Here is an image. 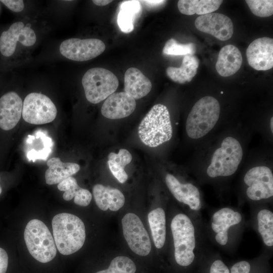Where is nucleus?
<instances>
[{
	"mask_svg": "<svg viewBox=\"0 0 273 273\" xmlns=\"http://www.w3.org/2000/svg\"><path fill=\"white\" fill-rule=\"evenodd\" d=\"M245 2L252 13L257 16L267 17L273 14L272 0H247Z\"/></svg>",
	"mask_w": 273,
	"mask_h": 273,
	"instance_id": "nucleus-31",
	"label": "nucleus"
},
{
	"mask_svg": "<svg viewBox=\"0 0 273 273\" xmlns=\"http://www.w3.org/2000/svg\"><path fill=\"white\" fill-rule=\"evenodd\" d=\"M121 222L123 236L130 249L139 255H148L151 250V243L140 218L133 213H128Z\"/></svg>",
	"mask_w": 273,
	"mask_h": 273,
	"instance_id": "nucleus-9",
	"label": "nucleus"
},
{
	"mask_svg": "<svg viewBox=\"0 0 273 273\" xmlns=\"http://www.w3.org/2000/svg\"><path fill=\"white\" fill-rule=\"evenodd\" d=\"M93 192L97 205L103 211L109 209L116 211L124 204V196L116 188L96 184L93 187Z\"/></svg>",
	"mask_w": 273,
	"mask_h": 273,
	"instance_id": "nucleus-19",
	"label": "nucleus"
},
{
	"mask_svg": "<svg viewBox=\"0 0 273 273\" xmlns=\"http://www.w3.org/2000/svg\"><path fill=\"white\" fill-rule=\"evenodd\" d=\"M94 4L99 6H104L108 5L112 2V1L108 0H93L92 1Z\"/></svg>",
	"mask_w": 273,
	"mask_h": 273,
	"instance_id": "nucleus-38",
	"label": "nucleus"
},
{
	"mask_svg": "<svg viewBox=\"0 0 273 273\" xmlns=\"http://www.w3.org/2000/svg\"><path fill=\"white\" fill-rule=\"evenodd\" d=\"M57 187L60 191L64 192L63 198L66 201L72 199L80 188L78 185L76 179L72 176H70L59 183Z\"/></svg>",
	"mask_w": 273,
	"mask_h": 273,
	"instance_id": "nucleus-32",
	"label": "nucleus"
},
{
	"mask_svg": "<svg viewBox=\"0 0 273 273\" xmlns=\"http://www.w3.org/2000/svg\"><path fill=\"white\" fill-rule=\"evenodd\" d=\"M117 19V24L122 32H130L134 28V20L141 11L140 2L138 1L123 2L120 4Z\"/></svg>",
	"mask_w": 273,
	"mask_h": 273,
	"instance_id": "nucleus-25",
	"label": "nucleus"
},
{
	"mask_svg": "<svg viewBox=\"0 0 273 273\" xmlns=\"http://www.w3.org/2000/svg\"><path fill=\"white\" fill-rule=\"evenodd\" d=\"M23 102L20 97L10 92L0 98V127L9 130L15 127L22 113Z\"/></svg>",
	"mask_w": 273,
	"mask_h": 273,
	"instance_id": "nucleus-16",
	"label": "nucleus"
},
{
	"mask_svg": "<svg viewBox=\"0 0 273 273\" xmlns=\"http://www.w3.org/2000/svg\"><path fill=\"white\" fill-rule=\"evenodd\" d=\"M171 230L175 261L180 266H189L195 258L193 251L196 241L194 225L188 216L180 213L173 218Z\"/></svg>",
	"mask_w": 273,
	"mask_h": 273,
	"instance_id": "nucleus-6",
	"label": "nucleus"
},
{
	"mask_svg": "<svg viewBox=\"0 0 273 273\" xmlns=\"http://www.w3.org/2000/svg\"><path fill=\"white\" fill-rule=\"evenodd\" d=\"M82 84L87 100L91 103L97 104L115 93L119 81L111 71L103 68L95 67L85 73Z\"/></svg>",
	"mask_w": 273,
	"mask_h": 273,
	"instance_id": "nucleus-7",
	"label": "nucleus"
},
{
	"mask_svg": "<svg viewBox=\"0 0 273 273\" xmlns=\"http://www.w3.org/2000/svg\"><path fill=\"white\" fill-rule=\"evenodd\" d=\"M108 158V165L112 174L120 183H125L128 178V175L124 168L132 160L130 153L126 149H121L117 154L110 153Z\"/></svg>",
	"mask_w": 273,
	"mask_h": 273,
	"instance_id": "nucleus-27",
	"label": "nucleus"
},
{
	"mask_svg": "<svg viewBox=\"0 0 273 273\" xmlns=\"http://www.w3.org/2000/svg\"><path fill=\"white\" fill-rule=\"evenodd\" d=\"M144 2L151 6H160L165 2V1H145Z\"/></svg>",
	"mask_w": 273,
	"mask_h": 273,
	"instance_id": "nucleus-39",
	"label": "nucleus"
},
{
	"mask_svg": "<svg viewBox=\"0 0 273 273\" xmlns=\"http://www.w3.org/2000/svg\"><path fill=\"white\" fill-rule=\"evenodd\" d=\"M148 221L155 247L161 248L165 241L166 219L164 210L157 208L149 212Z\"/></svg>",
	"mask_w": 273,
	"mask_h": 273,
	"instance_id": "nucleus-26",
	"label": "nucleus"
},
{
	"mask_svg": "<svg viewBox=\"0 0 273 273\" xmlns=\"http://www.w3.org/2000/svg\"><path fill=\"white\" fill-rule=\"evenodd\" d=\"M124 92L134 100L140 99L147 95L152 85L150 79L139 69L129 68L124 77Z\"/></svg>",
	"mask_w": 273,
	"mask_h": 273,
	"instance_id": "nucleus-20",
	"label": "nucleus"
},
{
	"mask_svg": "<svg viewBox=\"0 0 273 273\" xmlns=\"http://www.w3.org/2000/svg\"><path fill=\"white\" fill-rule=\"evenodd\" d=\"M220 105L216 99L207 96L199 99L193 106L187 117L186 130L192 139L206 135L217 122Z\"/></svg>",
	"mask_w": 273,
	"mask_h": 273,
	"instance_id": "nucleus-3",
	"label": "nucleus"
},
{
	"mask_svg": "<svg viewBox=\"0 0 273 273\" xmlns=\"http://www.w3.org/2000/svg\"><path fill=\"white\" fill-rule=\"evenodd\" d=\"M246 57L249 65L257 70L265 71L273 67V39L263 37L253 40L248 47Z\"/></svg>",
	"mask_w": 273,
	"mask_h": 273,
	"instance_id": "nucleus-14",
	"label": "nucleus"
},
{
	"mask_svg": "<svg viewBox=\"0 0 273 273\" xmlns=\"http://www.w3.org/2000/svg\"><path fill=\"white\" fill-rule=\"evenodd\" d=\"M136 270V266L131 259L119 256L112 259L107 269L96 273H135Z\"/></svg>",
	"mask_w": 273,
	"mask_h": 273,
	"instance_id": "nucleus-29",
	"label": "nucleus"
},
{
	"mask_svg": "<svg viewBox=\"0 0 273 273\" xmlns=\"http://www.w3.org/2000/svg\"><path fill=\"white\" fill-rule=\"evenodd\" d=\"M243 149L239 141L232 136L225 138L213 152L207 168L210 177L228 176L238 169L243 158Z\"/></svg>",
	"mask_w": 273,
	"mask_h": 273,
	"instance_id": "nucleus-4",
	"label": "nucleus"
},
{
	"mask_svg": "<svg viewBox=\"0 0 273 273\" xmlns=\"http://www.w3.org/2000/svg\"><path fill=\"white\" fill-rule=\"evenodd\" d=\"M222 2L221 0H179L177 7L183 14L203 15L218 9Z\"/></svg>",
	"mask_w": 273,
	"mask_h": 273,
	"instance_id": "nucleus-24",
	"label": "nucleus"
},
{
	"mask_svg": "<svg viewBox=\"0 0 273 273\" xmlns=\"http://www.w3.org/2000/svg\"><path fill=\"white\" fill-rule=\"evenodd\" d=\"M49 167L46 171L45 179L48 185L59 184L65 179L76 173L80 168L79 164L72 162H63L58 157H53L47 162Z\"/></svg>",
	"mask_w": 273,
	"mask_h": 273,
	"instance_id": "nucleus-22",
	"label": "nucleus"
},
{
	"mask_svg": "<svg viewBox=\"0 0 273 273\" xmlns=\"http://www.w3.org/2000/svg\"><path fill=\"white\" fill-rule=\"evenodd\" d=\"M36 40L34 30L24 26L22 22L12 24L0 36V52L6 57L12 56L15 52L17 41L26 47L33 46Z\"/></svg>",
	"mask_w": 273,
	"mask_h": 273,
	"instance_id": "nucleus-12",
	"label": "nucleus"
},
{
	"mask_svg": "<svg viewBox=\"0 0 273 273\" xmlns=\"http://www.w3.org/2000/svg\"><path fill=\"white\" fill-rule=\"evenodd\" d=\"M2 188H1V186H0V194H1V193H2Z\"/></svg>",
	"mask_w": 273,
	"mask_h": 273,
	"instance_id": "nucleus-41",
	"label": "nucleus"
},
{
	"mask_svg": "<svg viewBox=\"0 0 273 273\" xmlns=\"http://www.w3.org/2000/svg\"><path fill=\"white\" fill-rule=\"evenodd\" d=\"M1 2L15 12L22 11L24 7L23 1L21 0H2Z\"/></svg>",
	"mask_w": 273,
	"mask_h": 273,
	"instance_id": "nucleus-34",
	"label": "nucleus"
},
{
	"mask_svg": "<svg viewBox=\"0 0 273 273\" xmlns=\"http://www.w3.org/2000/svg\"><path fill=\"white\" fill-rule=\"evenodd\" d=\"M8 265V255L6 251L0 247V273H6Z\"/></svg>",
	"mask_w": 273,
	"mask_h": 273,
	"instance_id": "nucleus-37",
	"label": "nucleus"
},
{
	"mask_svg": "<svg viewBox=\"0 0 273 273\" xmlns=\"http://www.w3.org/2000/svg\"><path fill=\"white\" fill-rule=\"evenodd\" d=\"M210 273H230V270L221 260H216L211 264Z\"/></svg>",
	"mask_w": 273,
	"mask_h": 273,
	"instance_id": "nucleus-36",
	"label": "nucleus"
},
{
	"mask_svg": "<svg viewBox=\"0 0 273 273\" xmlns=\"http://www.w3.org/2000/svg\"><path fill=\"white\" fill-rule=\"evenodd\" d=\"M24 238L27 249L37 261L47 263L56 255L55 241L47 225L41 220L33 219L27 224Z\"/></svg>",
	"mask_w": 273,
	"mask_h": 273,
	"instance_id": "nucleus-5",
	"label": "nucleus"
},
{
	"mask_svg": "<svg viewBox=\"0 0 273 273\" xmlns=\"http://www.w3.org/2000/svg\"><path fill=\"white\" fill-rule=\"evenodd\" d=\"M92 198V194L88 190L80 188L74 197V202L78 205L86 206L89 204Z\"/></svg>",
	"mask_w": 273,
	"mask_h": 273,
	"instance_id": "nucleus-33",
	"label": "nucleus"
},
{
	"mask_svg": "<svg viewBox=\"0 0 273 273\" xmlns=\"http://www.w3.org/2000/svg\"><path fill=\"white\" fill-rule=\"evenodd\" d=\"M258 231L264 244L273 245V213L267 209L261 210L257 214Z\"/></svg>",
	"mask_w": 273,
	"mask_h": 273,
	"instance_id": "nucleus-28",
	"label": "nucleus"
},
{
	"mask_svg": "<svg viewBox=\"0 0 273 273\" xmlns=\"http://www.w3.org/2000/svg\"><path fill=\"white\" fill-rule=\"evenodd\" d=\"M165 182L168 189L177 201L188 205L192 210L200 209V195L196 186L191 183L182 184L170 173L166 174Z\"/></svg>",
	"mask_w": 273,
	"mask_h": 273,
	"instance_id": "nucleus-17",
	"label": "nucleus"
},
{
	"mask_svg": "<svg viewBox=\"0 0 273 273\" xmlns=\"http://www.w3.org/2000/svg\"><path fill=\"white\" fill-rule=\"evenodd\" d=\"M162 53L167 55H194L196 53V46L191 42L179 43L174 38H170L166 42Z\"/></svg>",
	"mask_w": 273,
	"mask_h": 273,
	"instance_id": "nucleus-30",
	"label": "nucleus"
},
{
	"mask_svg": "<svg viewBox=\"0 0 273 273\" xmlns=\"http://www.w3.org/2000/svg\"><path fill=\"white\" fill-rule=\"evenodd\" d=\"M196 28L210 34L217 39L225 41L234 33L233 23L229 17L220 13H209L200 15L195 21Z\"/></svg>",
	"mask_w": 273,
	"mask_h": 273,
	"instance_id": "nucleus-13",
	"label": "nucleus"
},
{
	"mask_svg": "<svg viewBox=\"0 0 273 273\" xmlns=\"http://www.w3.org/2000/svg\"><path fill=\"white\" fill-rule=\"evenodd\" d=\"M52 224L55 245L61 254H72L83 246L85 229L80 218L70 213H59L53 217Z\"/></svg>",
	"mask_w": 273,
	"mask_h": 273,
	"instance_id": "nucleus-1",
	"label": "nucleus"
},
{
	"mask_svg": "<svg viewBox=\"0 0 273 273\" xmlns=\"http://www.w3.org/2000/svg\"><path fill=\"white\" fill-rule=\"evenodd\" d=\"M243 62L241 53L235 46L228 44L220 50L215 68L221 76L228 77L236 73Z\"/></svg>",
	"mask_w": 273,
	"mask_h": 273,
	"instance_id": "nucleus-21",
	"label": "nucleus"
},
{
	"mask_svg": "<svg viewBox=\"0 0 273 273\" xmlns=\"http://www.w3.org/2000/svg\"><path fill=\"white\" fill-rule=\"evenodd\" d=\"M105 48L104 42L99 39L71 38L63 41L59 50L66 58L82 62L97 57L104 52Z\"/></svg>",
	"mask_w": 273,
	"mask_h": 273,
	"instance_id": "nucleus-10",
	"label": "nucleus"
},
{
	"mask_svg": "<svg viewBox=\"0 0 273 273\" xmlns=\"http://www.w3.org/2000/svg\"><path fill=\"white\" fill-rule=\"evenodd\" d=\"M247 186L246 194L252 200L267 199L273 196V174L266 166H257L248 170L244 177Z\"/></svg>",
	"mask_w": 273,
	"mask_h": 273,
	"instance_id": "nucleus-11",
	"label": "nucleus"
},
{
	"mask_svg": "<svg viewBox=\"0 0 273 273\" xmlns=\"http://www.w3.org/2000/svg\"><path fill=\"white\" fill-rule=\"evenodd\" d=\"M135 107V100L126 93H114L105 100L101 108V113L109 119H121L132 114Z\"/></svg>",
	"mask_w": 273,
	"mask_h": 273,
	"instance_id": "nucleus-15",
	"label": "nucleus"
},
{
	"mask_svg": "<svg viewBox=\"0 0 273 273\" xmlns=\"http://www.w3.org/2000/svg\"><path fill=\"white\" fill-rule=\"evenodd\" d=\"M170 114L164 105H155L141 122L138 135L142 142L150 147H156L172 136Z\"/></svg>",
	"mask_w": 273,
	"mask_h": 273,
	"instance_id": "nucleus-2",
	"label": "nucleus"
},
{
	"mask_svg": "<svg viewBox=\"0 0 273 273\" xmlns=\"http://www.w3.org/2000/svg\"><path fill=\"white\" fill-rule=\"evenodd\" d=\"M199 60L195 55H188L183 58L180 67H168L167 75L173 81L184 83L191 81L197 73Z\"/></svg>",
	"mask_w": 273,
	"mask_h": 273,
	"instance_id": "nucleus-23",
	"label": "nucleus"
},
{
	"mask_svg": "<svg viewBox=\"0 0 273 273\" xmlns=\"http://www.w3.org/2000/svg\"><path fill=\"white\" fill-rule=\"evenodd\" d=\"M250 267V265L247 261H240L233 265L231 273H249Z\"/></svg>",
	"mask_w": 273,
	"mask_h": 273,
	"instance_id": "nucleus-35",
	"label": "nucleus"
},
{
	"mask_svg": "<svg viewBox=\"0 0 273 273\" xmlns=\"http://www.w3.org/2000/svg\"><path fill=\"white\" fill-rule=\"evenodd\" d=\"M270 130L271 131V132L273 133V117L272 116L271 117V119H270Z\"/></svg>",
	"mask_w": 273,
	"mask_h": 273,
	"instance_id": "nucleus-40",
	"label": "nucleus"
},
{
	"mask_svg": "<svg viewBox=\"0 0 273 273\" xmlns=\"http://www.w3.org/2000/svg\"><path fill=\"white\" fill-rule=\"evenodd\" d=\"M57 114L55 104L43 94L31 93L26 96L23 101L22 115L29 123L43 124L51 122Z\"/></svg>",
	"mask_w": 273,
	"mask_h": 273,
	"instance_id": "nucleus-8",
	"label": "nucleus"
},
{
	"mask_svg": "<svg viewBox=\"0 0 273 273\" xmlns=\"http://www.w3.org/2000/svg\"><path fill=\"white\" fill-rule=\"evenodd\" d=\"M241 220V214L229 208H223L215 212L212 216L211 228L216 233V242L221 245H225L228 241L229 229Z\"/></svg>",
	"mask_w": 273,
	"mask_h": 273,
	"instance_id": "nucleus-18",
	"label": "nucleus"
}]
</instances>
